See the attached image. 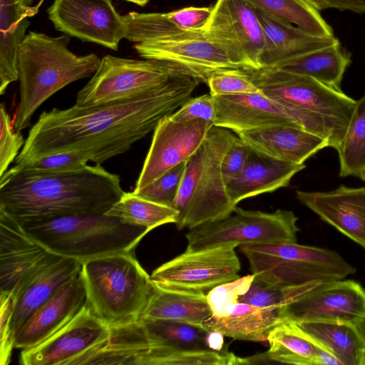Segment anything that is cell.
<instances>
[{
	"instance_id": "1",
	"label": "cell",
	"mask_w": 365,
	"mask_h": 365,
	"mask_svg": "<svg viewBox=\"0 0 365 365\" xmlns=\"http://www.w3.org/2000/svg\"><path fill=\"white\" fill-rule=\"evenodd\" d=\"M200 83L179 73L138 98L106 105L43 112L15 160L21 165L62 152L79 151L96 164L124 153L191 96Z\"/></svg>"
},
{
	"instance_id": "2",
	"label": "cell",
	"mask_w": 365,
	"mask_h": 365,
	"mask_svg": "<svg viewBox=\"0 0 365 365\" xmlns=\"http://www.w3.org/2000/svg\"><path fill=\"white\" fill-rule=\"evenodd\" d=\"M124 192L120 177L100 164L52 174L14 165L0 177V210L18 222L105 214Z\"/></svg>"
},
{
	"instance_id": "3",
	"label": "cell",
	"mask_w": 365,
	"mask_h": 365,
	"mask_svg": "<svg viewBox=\"0 0 365 365\" xmlns=\"http://www.w3.org/2000/svg\"><path fill=\"white\" fill-rule=\"evenodd\" d=\"M67 35L51 37L29 31L19 48L17 70L20 101L14 116V130L31 123L36 110L67 85L93 74L101 58L95 53L77 56L68 48Z\"/></svg>"
},
{
	"instance_id": "4",
	"label": "cell",
	"mask_w": 365,
	"mask_h": 365,
	"mask_svg": "<svg viewBox=\"0 0 365 365\" xmlns=\"http://www.w3.org/2000/svg\"><path fill=\"white\" fill-rule=\"evenodd\" d=\"M19 222L51 253L81 262L133 251L150 232L106 214L71 215Z\"/></svg>"
},
{
	"instance_id": "5",
	"label": "cell",
	"mask_w": 365,
	"mask_h": 365,
	"mask_svg": "<svg viewBox=\"0 0 365 365\" xmlns=\"http://www.w3.org/2000/svg\"><path fill=\"white\" fill-rule=\"evenodd\" d=\"M81 275L88 306L109 327L140 319L152 292L153 282L133 251L83 261Z\"/></svg>"
},
{
	"instance_id": "6",
	"label": "cell",
	"mask_w": 365,
	"mask_h": 365,
	"mask_svg": "<svg viewBox=\"0 0 365 365\" xmlns=\"http://www.w3.org/2000/svg\"><path fill=\"white\" fill-rule=\"evenodd\" d=\"M238 139L231 130L213 125L197 152L187 160L173 207L178 230H190L223 219L237 206L228 195L222 173L223 158Z\"/></svg>"
},
{
	"instance_id": "7",
	"label": "cell",
	"mask_w": 365,
	"mask_h": 365,
	"mask_svg": "<svg viewBox=\"0 0 365 365\" xmlns=\"http://www.w3.org/2000/svg\"><path fill=\"white\" fill-rule=\"evenodd\" d=\"M255 278L277 286L343 279L356 269L339 253L324 248L279 242L240 246Z\"/></svg>"
},
{
	"instance_id": "8",
	"label": "cell",
	"mask_w": 365,
	"mask_h": 365,
	"mask_svg": "<svg viewBox=\"0 0 365 365\" xmlns=\"http://www.w3.org/2000/svg\"><path fill=\"white\" fill-rule=\"evenodd\" d=\"M215 104L213 125L235 133L275 125L299 128L318 135L339 150L346 127L304 109L271 99L262 93L212 96Z\"/></svg>"
},
{
	"instance_id": "9",
	"label": "cell",
	"mask_w": 365,
	"mask_h": 365,
	"mask_svg": "<svg viewBox=\"0 0 365 365\" xmlns=\"http://www.w3.org/2000/svg\"><path fill=\"white\" fill-rule=\"evenodd\" d=\"M298 217L293 212L245 210L235 207L227 217L195 227L187 233L185 250L269 242H297Z\"/></svg>"
},
{
	"instance_id": "10",
	"label": "cell",
	"mask_w": 365,
	"mask_h": 365,
	"mask_svg": "<svg viewBox=\"0 0 365 365\" xmlns=\"http://www.w3.org/2000/svg\"><path fill=\"white\" fill-rule=\"evenodd\" d=\"M182 73L168 63L104 56L91 80L78 92L75 105L92 107L130 101L153 91ZM185 74V73H184Z\"/></svg>"
},
{
	"instance_id": "11",
	"label": "cell",
	"mask_w": 365,
	"mask_h": 365,
	"mask_svg": "<svg viewBox=\"0 0 365 365\" xmlns=\"http://www.w3.org/2000/svg\"><path fill=\"white\" fill-rule=\"evenodd\" d=\"M245 71L267 97L322 115L347 127L356 101L342 91L277 67Z\"/></svg>"
},
{
	"instance_id": "12",
	"label": "cell",
	"mask_w": 365,
	"mask_h": 365,
	"mask_svg": "<svg viewBox=\"0 0 365 365\" xmlns=\"http://www.w3.org/2000/svg\"><path fill=\"white\" fill-rule=\"evenodd\" d=\"M232 247H217L182 254L157 267L150 279L165 288L207 294L240 277V262Z\"/></svg>"
},
{
	"instance_id": "13",
	"label": "cell",
	"mask_w": 365,
	"mask_h": 365,
	"mask_svg": "<svg viewBox=\"0 0 365 365\" xmlns=\"http://www.w3.org/2000/svg\"><path fill=\"white\" fill-rule=\"evenodd\" d=\"M204 31L228 52L241 69L261 68L262 28L255 8L246 0H217Z\"/></svg>"
},
{
	"instance_id": "14",
	"label": "cell",
	"mask_w": 365,
	"mask_h": 365,
	"mask_svg": "<svg viewBox=\"0 0 365 365\" xmlns=\"http://www.w3.org/2000/svg\"><path fill=\"white\" fill-rule=\"evenodd\" d=\"M47 13L56 30L112 50L127 34L124 16L110 0H54Z\"/></svg>"
},
{
	"instance_id": "15",
	"label": "cell",
	"mask_w": 365,
	"mask_h": 365,
	"mask_svg": "<svg viewBox=\"0 0 365 365\" xmlns=\"http://www.w3.org/2000/svg\"><path fill=\"white\" fill-rule=\"evenodd\" d=\"M134 48L143 58L175 66L205 83L213 72L240 68L228 52L207 37L204 30L182 38L136 43Z\"/></svg>"
},
{
	"instance_id": "16",
	"label": "cell",
	"mask_w": 365,
	"mask_h": 365,
	"mask_svg": "<svg viewBox=\"0 0 365 365\" xmlns=\"http://www.w3.org/2000/svg\"><path fill=\"white\" fill-rule=\"evenodd\" d=\"M110 327L88 304L66 326L41 344L21 351L22 365H73L82 356L103 344Z\"/></svg>"
},
{
	"instance_id": "17",
	"label": "cell",
	"mask_w": 365,
	"mask_h": 365,
	"mask_svg": "<svg viewBox=\"0 0 365 365\" xmlns=\"http://www.w3.org/2000/svg\"><path fill=\"white\" fill-rule=\"evenodd\" d=\"M213 123L202 119L173 121L169 115L153 130L150 149L133 192H137L182 162L200 148Z\"/></svg>"
},
{
	"instance_id": "18",
	"label": "cell",
	"mask_w": 365,
	"mask_h": 365,
	"mask_svg": "<svg viewBox=\"0 0 365 365\" xmlns=\"http://www.w3.org/2000/svg\"><path fill=\"white\" fill-rule=\"evenodd\" d=\"M286 322H344L365 317V290L353 280L323 282L279 310Z\"/></svg>"
},
{
	"instance_id": "19",
	"label": "cell",
	"mask_w": 365,
	"mask_h": 365,
	"mask_svg": "<svg viewBox=\"0 0 365 365\" xmlns=\"http://www.w3.org/2000/svg\"><path fill=\"white\" fill-rule=\"evenodd\" d=\"M53 255L0 210V293L14 294Z\"/></svg>"
},
{
	"instance_id": "20",
	"label": "cell",
	"mask_w": 365,
	"mask_h": 365,
	"mask_svg": "<svg viewBox=\"0 0 365 365\" xmlns=\"http://www.w3.org/2000/svg\"><path fill=\"white\" fill-rule=\"evenodd\" d=\"M88 304L81 273L65 283L16 332L15 348L27 349L46 340Z\"/></svg>"
},
{
	"instance_id": "21",
	"label": "cell",
	"mask_w": 365,
	"mask_h": 365,
	"mask_svg": "<svg viewBox=\"0 0 365 365\" xmlns=\"http://www.w3.org/2000/svg\"><path fill=\"white\" fill-rule=\"evenodd\" d=\"M297 198L345 236L365 247V187L297 191Z\"/></svg>"
},
{
	"instance_id": "22",
	"label": "cell",
	"mask_w": 365,
	"mask_h": 365,
	"mask_svg": "<svg viewBox=\"0 0 365 365\" xmlns=\"http://www.w3.org/2000/svg\"><path fill=\"white\" fill-rule=\"evenodd\" d=\"M235 133L257 153L296 164H303L320 150L329 147L327 139L288 125L269 126Z\"/></svg>"
},
{
	"instance_id": "23",
	"label": "cell",
	"mask_w": 365,
	"mask_h": 365,
	"mask_svg": "<svg viewBox=\"0 0 365 365\" xmlns=\"http://www.w3.org/2000/svg\"><path fill=\"white\" fill-rule=\"evenodd\" d=\"M261 24L264 47L259 58L262 67H276L286 61L339 43L338 38L319 37L255 9Z\"/></svg>"
},
{
	"instance_id": "24",
	"label": "cell",
	"mask_w": 365,
	"mask_h": 365,
	"mask_svg": "<svg viewBox=\"0 0 365 365\" xmlns=\"http://www.w3.org/2000/svg\"><path fill=\"white\" fill-rule=\"evenodd\" d=\"M82 262L56 255L43 264L14 294L13 324L18 329L65 283L78 276Z\"/></svg>"
},
{
	"instance_id": "25",
	"label": "cell",
	"mask_w": 365,
	"mask_h": 365,
	"mask_svg": "<svg viewBox=\"0 0 365 365\" xmlns=\"http://www.w3.org/2000/svg\"><path fill=\"white\" fill-rule=\"evenodd\" d=\"M305 167L304 163L280 161L251 149L242 170L226 183L228 195L237 205L246 198L274 192L288 186L292 177Z\"/></svg>"
},
{
	"instance_id": "26",
	"label": "cell",
	"mask_w": 365,
	"mask_h": 365,
	"mask_svg": "<svg viewBox=\"0 0 365 365\" xmlns=\"http://www.w3.org/2000/svg\"><path fill=\"white\" fill-rule=\"evenodd\" d=\"M285 322L277 309L237 302L222 316H211L202 326L235 339L259 342L267 341L271 331Z\"/></svg>"
},
{
	"instance_id": "27",
	"label": "cell",
	"mask_w": 365,
	"mask_h": 365,
	"mask_svg": "<svg viewBox=\"0 0 365 365\" xmlns=\"http://www.w3.org/2000/svg\"><path fill=\"white\" fill-rule=\"evenodd\" d=\"M33 0H0V94L19 80L17 54L38 9Z\"/></svg>"
},
{
	"instance_id": "28",
	"label": "cell",
	"mask_w": 365,
	"mask_h": 365,
	"mask_svg": "<svg viewBox=\"0 0 365 365\" xmlns=\"http://www.w3.org/2000/svg\"><path fill=\"white\" fill-rule=\"evenodd\" d=\"M212 316L207 294L165 288L153 282V289L140 319H168L201 325Z\"/></svg>"
},
{
	"instance_id": "29",
	"label": "cell",
	"mask_w": 365,
	"mask_h": 365,
	"mask_svg": "<svg viewBox=\"0 0 365 365\" xmlns=\"http://www.w3.org/2000/svg\"><path fill=\"white\" fill-rule=\"evenodd\" d=\"M296 323L314 341L336 357L342 365H365V346L355 324L329 321Z\"/></svg>"
},
{
	"instance_id": "30",
	"label": "cell",
	"mask_w": 365,
	"mask_h": 365,
	"mask_svg": "<svg viewBox=\"0 0 365 365\" xmlns=\"http://www.w3.org/2000/svg\"><path fill=\"white\" fill-rule=\"evenodd\" d=\"M351 61L349 53L338 43L286 61L276 67L311 78L329 88L342 91L341 83Z\"/></svg>"
},
{
	"instance_id": "31",
	"label": "cell",
	"mask_w": 365,
	"mask_h": 365,
	"mask_svg": "<svg viewBox=\"0 0 365 365\" xmlns=\"http://www.w3.org/2000/svg\"><path fill=\"white\" fill-rule=\"evenodd\" d=\"M138 321L153 346L210 350L207 344L209 331L201 325L168 319H140Z\"/></svg>"
},
{
	"instance_id": "32",
	"label": "cell",
	"mask_w": 365,
	"mask_h": 365,
	"mask_svg": "<svg viewBox=\"0 0 365 365\" xmlns=\"http://www.w3.org/2000/svg\"><path fill=\"white\" fill-rule=\"evenodd\" d=\"M267 351L273 363L314 365L317 344L294 322H285L269 333Z\"/></svg>"
},
{
	"instance_id": "33",
	"label": "cell",
	"mask_w": 365,
	"mask_h": 365,
	"mask_svg": "<svg viewBox=\"0 0 365 365\" xmlns=\"http://www.w3.org/2000/svg\"><path fill=\"white\" fill-rule=\"evenodd\" d=\"M255 9L319 37H333L331 27L305 0H246Z\"/></svg>"
},
{
	"instance_id": "34",
	"label": "cell",
	"mask_w": 365,
	"mask_h": 365,
	"mask_svg": "<svg viewBox=\"0 0 365 365\" xmlns=\"http://www.w3.org/2000/svg\"><path fill=\"white\" fill-rule=\"evenodd\" d=\"M105 214L149 231L165 224L176 223L179 216L174 207L148 200L133 192H125Z\"/></svg>"
},
{
	"instance_id": "35",
	"label": "cell",
	"mask_w": 365,
	"mask_h": 365,
	"mask_svg": "<svg viewBox=\"0 0 365 365\" xmlns=\"http://www.w3.org/2000/svg\"><path fill=\"white\" fill-rule=\"evenodd\" d=\"M337 152L339 175L355 176L365 181V94L356 102Z\"/></svg>"
},
{
	"instance_id": "36",
	"label": "cell",
	"mask_w": 365,
	"mask_h": 365,
	"mask_svg": "<svg viewBox=\"0 0 365 365\" xmlns=\"http://www.w3.org/2000/svg\"><path fill=\"white\" fill-rule=\"evenodd\" d=\"M124 19L127 26L125 38L134 43L182 38L200 31L182 30L170 19L169 13L131 11Z\"/></svg>"
},
{
	"instance_id": "37",
	"label": "cell",
	"mask_w": 365,
	"mask_h": 365,
	"mask_svg": "<svg viewBox=\"0 0 365 365\" xmlns=\"http://www.w3.org/2000/svg\"><path fill=\"white\" fill-rule=\"evenodd\" d=\"M312 282L295 286H277L255 278L247 292L240 296L238 302L279 310L283 307L322 284Z\"/></svg>"
},
{
	"instance_id": "38",
	"label": "cell",
	"mask_w": 365,
	"mask_h": 365,
	"mask_svg": "<svg viewBox=\"0 0 365 365\" xmlns=\"http://www.w3.org/2000/svg\"><path fill=\"white\" fill-rule=\"evenodd\" d=\"M187 162L180 163L148 186L133 192L148 200L173 207L185 173Z\"/></svg>"
},
{
	"instance_id": "39",
	"label": "cell",
	"mask_w": 365,
	"mask_h": 365,
	"mask_svg": "<svg viewBox=\"0 0 365 365\" xmlns=\"http://www.w3.org/2000/svg\"><path fill=\"white\" fill-rule=\"evenodd\" d=\"M212 96L245 95L260 93L245 69L230 68L213 72L207 78Z\"/></svg>"
},
{
	"instance_id": "40",
	"label": "cell",
	"mask_w": 365,
	"mask_h": 365,
	"mask_svg": "<svg viewBox=\"0 0 365 365\" xmlns=\"http://www.w3.org/2000/svg\"><path fill=\"white\" fill-rule=\"evenodd\" d=\"M88 161L89 158L85 153L70 151L51 154L36 161L21 165H15V166L31 173L52 174L81 169L87 165Z\"/></svg>"
},
{
	"instance_id": "41",
	"label": "cell",
	"mask_w": 365,
	"mask_h": 365,
	"mask_svg": "<svg viewBox=\"0 0 365 365\" xmlns=\"http://www.w3.org/2000/svg\"><path fill=\"white\" fill-rule=\"evenodd\" d=\"M254 279V274H248L211 289L207 294V299L212 315L222 316L228 307L237 304L239 297L247 292Z\"/></svg>"
},
{
	"instance_id": "42",
	"label": "cell",
	"mask_w": 365,
	"mask_h": 365,
	"mask_svg": "<svg viewBox=\"0 0 365 365\" xmlns=\"http://www.w3.org/2000/svg\"><path fill=\"white\" fill-rule=\"evenodd\" d=\"M25 143L21 131L14 130L4 103L0 107V177L8 170Z\"/></svg>"
},
{
	"instance_id": "43",
	"label": "cell",
	"mask_w": 365,
	"mask_h": 365,
	"mask_svg": "<svg viewBox=\"0 0 365 365\" xmlns=\"http://www.w3.org/2000/svg\"><path fill=\"white\" fill-rule=\"evenodd\" d=\"M15 296L12 292L0 293V364L7 365L15 348L16 331L13 324Z\"/></svg>"
},
{
	"instance_id": "44",
	"label": "cell",
	"mask_w": 365,
	"mask_h": 365,
	"mask_svg": "<svg viewBox=\"0 0 365 365\" xmlns=\"http://www.w3.org/2000/svg\"><path fill=\"white\" fill-rule=\"evenodd\" d=\"M169 117L175 122H187L202 119L214 123L215 119L214 98L210 93L190 98Z\"/></svg>"
},
{
	"instance_id": "45",
	"label": "cell",
	"mask_w": 365,
	"mask_h": 365,
	"mask_svg": "<svg viewBox=\"0 0 365 365\" xmlns=\"http://www.w3.org/2000/svg\"><path fill=\"white\" fill-rule=\"evenodd\" d=\"M212 8L190 6L168 12L170 19L182 30L202 31L212 15Z\"/></svg>"
},
{
	"instance_id": "46",
	"label": "cell",
	"mask_w": 365,
	"mask_h": 365,
	"mask_svg": "<svg viewBox=\"0 0 365 365\" xmlns=\"http://www.w3.org/2000/svg\"><path fill=\"white\" fill-rule=\"evenodd\" d=\"M250 151L249 145L238 137L222 160V173L225 183L242 170Z\"/></svg>"
},
{
	"instance_id": "47",
	"label": "cell",
	"mask_w": 365,
	"mask_h": 365,
	"mask_svg": "<svg viewBox=\"0 0 365 365\" xmlns=\"http://www.w3.org/2000/svg\"><path fill=\"white\" fill-rule=\"evenodd\" d=\"M317 10L336 9L358 14L365 13V0H305Z\"/></svg>"
},
{
	"instance_id": "48",
	"label": "cell",
	"mask_w": 365,
	"mask_h": 365,
	"mask_svg": "<svg viewBox=\"0 0 365 365\" xmlns=\"http://www.w3.org/2000/svg\"><path fill=\"white\" fill-rule=\"evenodd\" d=\"M314 365H342V364L331 352L317 344Z\"/></svg>"
},
{
	"instance_id": "49",
	"label": "cell",
	"mask_w": 365,
	"mask_h": 365,
	"mask_svg": "<svg viewBox=\"0 0 365 365\" xmlns=\"http://www.w3.org/2000/svg\"><path fill=\"white\" fill-rule=\"evenodd\" d=\"M223 334L215 331H209L207 344L212 351H222L224 344Z\"/></svg>"
},
{
	"instance_id": "50",
	"label": "cell",
	"mask_w": 365,
	"mask_h": 365,
	"mask_svg": "<svg viewBox=\"0 0 365 365\" xmlns=\"http://www.w3.org/2000/svg\"><path fill=\"white\" fill-rule=\"evenodd\" d=\"M365 346V317L355 324Z\"/></svg>"
},
{
	"instance_id": "51",
	"label": "cell",
	"mask_w": 365,
	"mask_h": 365,
	"mask_svg": "<svg viewBox=\"0 0 365 365\" xmlns=\"http://www.w3.org/2000/svg\"><path fill=\"white\" fill-rule=\"evenodd\" d=\"M125 1L134 3L135 4H138V5L140 6H145L148 3V1H149V0H125Z\"/></svg>"
}]
</instances>
